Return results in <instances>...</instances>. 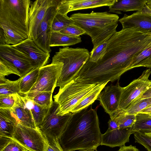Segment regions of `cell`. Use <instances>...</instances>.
<instances>
[{
	"label": "cell",
	"mask_w": 151,
	"mask_h": 151,
	"mask_svg": "<svg viewBox=\"0 0 151 151\" xmlns=\"http://www.w3.org/2000/svg\"><path fill=\"white\" fill-rule=\"evenodd\" d=\"M151 46V32L132 27L117 32L108 40L106 52L97 63L88 60L72 78L99 84L119 80L130 68L137 53Z\"/></svg>",
	"instance_id": "cell-1"
},
{
	"label": "cell",
	"mask_w": 151,
	"mask_h": 151,
	"mask_svg": "<svg viewBox=\"0 0 151 151\" xmlns=\"http://www.w3.org/2000/svg\"><path fill=\"white\" fill-rule=\"evenodd\" d=\"M88 107L72 113L59 141L64 151L96 150L101 145L102 134L97 111Z\"/></svg>",
	"instance_id": "cell-2"
},
{
	"label": "cell",
	"mask_w": 151,
	"mask_h": 151,
	"mask_svg": "<svg viewBox=\"0 0 151 151\" xmlns=\"http://www.w3.org/2000/svg\"><path fill=\"white\" fill-rule=\"evenodd\" d=\"M89 36L95 48L108 40L116 32L119 16L107 12L78 13L70 17Z\"/></svg>",
	"instance_id": "cell-3"
},
{
	"label": "cell",
	"mask_w": 151,
	"mask_h": 151,
	"mask_svg": "<svg viewBox=\"0 0 151 151\" xmlns=\"http://www.w3.org/2000/svg\"><path fill=\"white\" fill-rule=\"evenodd\" d=\"M29 0H0V24L28 38Z\"/></svg>",
	"instance_id": "cell-4"
},
{
	"label": "cell",
	"mask_w": 151,
	"mask_h": 151,
	"mask_svg": "<svg viewBox=\"0 0 151 151\" xmlns=\"http://www.w3.org/2000/svg\"><path fill=\"white\" fill-rule=\"evenodd\" d=\"M90 53L85 48H72L66 46L60 48L52 58V63H63L59 74L56 87L62 89L71 81L75 74L88 60Z\"/></svg>",
	"instance_id": "cell-5"
},
{
	"label": "cell",
	"mask_w": 151,
	"mask_h": 151,
	"mask_svg": "<svg viewBox=\"0 0 151 151\" xmlns=\"http://www.w3.org/2000/svg\"><path fill=\"white\" fill-rule=\"evenodd\" d=\"M102 83L88 84L72 80L53 96L58 105L57 114L63 115L70 113L78 102Z\"/></svg>",
	"instance_id": "cell-6"
},
{
	"label": "cell",
	"mask_w": 151,
	"mask_h": 151,
	"mask_svg": "<svg viewBox=\"0 0 151 151\" xmlns=\"http://www.w3.org/2000/svg\"><path fill=\"white\" fill-rule=\"evenodd\" d=\"M151 73L150 68L146 70L138 78L134 80L127 86L122 87L119 110L126 111L140 99L151 85V80L149 79Z\"/></svg>",
	"instance_id": "cell-7"
},
{
	"label": "cell",
	"mask_w": 151,
	"mask_h": 151,
	"mask_svg": "<svg viewBox=\"0 0 151 151\" xmlns=\"http://www.w3.org/2000/svg\"><path fill=\"white\" fill-rule=\"evenodd\" d=\"M63 65L62 62H56L40 68L38 76L35 85L29 93L21 96L30 99L41 92L53 93Z\"/></svg>",
	"instance_id": "cell-8"
},
{
	"label": "cell",
	"mask_w": 151,
	"mask_h": 151,
	"mask_svg": "<svg viewBox=\"0 0 151 151\" xmlns=\"http://www.w3.org/2000/svg\"><path fill=\"white\" fill-rule=\"evenodd\" d=\"M29 151H46L48 141L39 128L24 126L17 122L12 138Z\"/></svg>",
	"instance_id": "cell-9"
},
{
	"label": "cell",
	"mask_w": 151,
	"mask_h": 151,
	"mask_svg": "<svg viewBox=\"0 0 151 151\" xmlns=\"http://www.w3.org/2000/svg\"><path fill=\"white\" fill-rule=\"evenodd\" d=\"M58 105L53 101L44 120L38 127L47 139H59L70 119L72 113L60 115L57 114Z\"/></svg>",
	"instance_id": "cell-10"
},
{
	"label": "cell",
	"mask_w": 151,
	"mask_h": 151,
	"mask_svg": "<svg viewBox=\"0 0 151 151\" xmlns=\"http://www.w3.org/2000/svg\"><path fill=\"white\" fill-rule=\"evenodd\" d=\"M0 57L17 68L23 77L33 69L32 63L28 56L14 45H0Z\"/></svg>",
	"instance_id": "cell-11"
},
{
	"label": "cell",
	"mask_w": 151,
	"mask_h": 151,
	"mask_svg": "<svg viewBox=\"0 0 151 151\" xmlns=\"http://www.w3.org/2000/svg\"><path fill=\"white\" fill-rule=\"evenodd\" d=\"M58 0H37L31 5L29 12L28 38L35 39L38 28L44 18L47 9L56 6Z\"/></svg>",
	"instance_id": "cell-12"
},
{
	"label": "cell",
	"mask_w": 151,
	"mask_h": 151,
	"mask_svg": "<svg viewBox=\"0 0 151 151\" xmlns=\"http://www.w3.org/2000/svg\"><path fill=\"white\" fill-rule=\"evenodd\" d=\"M119 80L115 85L111 84L105 86L96 99L99 101L100 105L109 115L110 118L119 110L122 87L119 85Z\"/></svg>",
	"instance_id": "cell-13"
},
{
	"label": "cell",
	"mask_w": 151,
	"mask_h": 151,
	"mask_svg": "<svg viewBox=\"0 0 151 151\" xmlns=\"http://www.w3.org/2000/svg\"><path fill=\"white\" fill-rule=\"evenodd\" d=\"M56 12V6H52L47 9L44 18L38 28L36 38L33 40L39 48L49 53L51 51L50 41L52 32V22Z\"/></svg>",
	"instance_id": "cell-14"
},
{
	"label": "cell",
	"mask_w": 151,
	"mask_h": 151,
	"mask_svg": "<svg viewBox=\"0 0 151 151\" xmlns=\"http://www.w3.org/2000/svg\"><path fill=\"white\" fill-rule=\"evenodd\" d=\"M116 0H58L56 6L57 12L67 15L69 12L102 6H110Z\"/></svg>",
	"instance_id": "cell-15"
},
{
	"label": "cell",
	"mask_w": 151,
	"mask_h": 151,
	"mask_svg": "<svg viewBox=\"0 0 151 151\" xmlns=\"http://www.w3.org/2000/svg\"><path fill=\"white\" fill-rule=\"evenodd\" d=\"M14 46L28 56L32 63L33 68H40L48 63L50 53L45 52L39 48L32 39L27 38Z\"/></svg>",
	"instance_id": "cell-16"
},
{
	"label": "cell",
	"mask_w": 151,
	"mask_h": 151,
	"mask_svg": "<svg viewBox=\"0 0 151 151\" xmlns=\"http://www.w3.org/2000/svg\"><path fill=\"white\" fill-rule=\"evenodd\" d=\"M12 111L18 122L27 127L38 128L36 127L32 117L28 98L19 94L17 95L15 103Z\"/></svg>",
	"instance_id": "cell-17"
},
{
	"label": "cell",
	"mask_w": 151,
	"mask_h": 151,
	"mask_svg": "<svg viewBox=\"0 0 151 151\" xmlns=\"http://www.w3.org/2000/svg\"><path fill=\"white\" fill-rule=\"evenodd\" d=\"M134 132L132 128H118L110 130L107 129L101 135V145H104L114 147L125 145L129 141V137Z\"/></svg>",
	"instance_id": "cell-18"
},
{
	"label": "cell",
	"mask_w": 151,
	"mask_h": 151,
	"mask_svg": "<svg viewBox=\"0 0 151 151\" xmlns=\"http://www.w3.org/2000/svg\"><path fill=\"white\" fill-rule=\"evenodd\" d=\"M119 21L123 29L136 27L151 32V15L142 11L137 12L130 15L125 14Z\"/></svg>",
	"instance_id": "cell-19"
},
{
	"label": "cell",
	"mask_w": 151,
	"mask_h": 151,
	"mask_svg": "<svg viewBox=\"0 0 151 151\" xmlns=\"http://www.w3.org/2000/svg\"><path fill=\"white\" fill-rule=\"evenodd\" d=\"M18 121L11 110L0 109V137L12 139Z\"/></svg>",
	"instance_id": "cell-20"
},
{
	"label": "cell",
	"mask_w": 151,
	"mask_h": 151,
	"mask_svg": "<svg viewBox=\"0 0 151 151\" xmlns=\"http://www.w3.org/2000/svg\"><path fill=\"white\" fill-rule=\"evenodd\" d=\"M147 0H116L109 6V12L121 14V12L142 11L146 5Z\"/></svg>",
	"instance_id": "cell-21"
},
{
	"label": "cell",
	"mask_w": 151,
	"mask_h": 151,
	"mask_svg": "<svg viewBox=\"0 0 151 151\" xmlns=\"http://www.w3.org/2000/svg\"><path fill=\"white\" fill-rule=\"evenodd\" d=\"M81 41L80 36H71L63 34L60 32H52L50 46H67L75 45Z\"/></svg>",
	"instance_id": "cell-22"
},
{
	"label": "cell",
	"mask_w": 151,
	"mask_h": 151,
	"mask_svg": "<svg viewBox=\"0 0 151 151\" xmlns=\"http://www.w3.org/2000/svg\"><path fill=\"white\" fill-rule=\"evenodd\" d=\"M39 68L32 69L23 77L20 78V95L27 93L35 83L39 74Z\"/></svg>",
	"instance_id": "cell-23"
},
{
	"label": "cell",
	"mask_w": 151,
	"mask_h": 151,
	"mask_svg": "<svg viewBox=\"0 0 151 151\" xmlns=\"http://www.w3.org/2000/svg\"><path fill=\"white\" fill-rule=\"evenodd\" d=\"M108 82L103 83L94 90L83 99L71 110V112L74 113L88 107L96 100L101 91Z\"/></svg>",
	"instance_id": "cell-24"
},
{
	"label": "cell",
	"mask_w": 151,
	"mask_h": 151,
	"mask_svg": "<svg viewBox=\"0 0 151 151\" xmlns=\"http://www.w3.org/2000/svg\"><path fill=\"white\" fill-rule=\"evenodd\" d=\"M140 67L151 68V46L141 51L134 56L130 69Z\"/></svg>",
	"instance_id": "cell-25"
},
{
	"label": "cell",
	"mask_w": 151,
	"mask_h": 151,
	"mask_svg": "<svg viewBox=\"0 0 151 151\" xmlns=\"http://www.w3.org/2000/svg\"><path fill=\"white\" fill-rule=\"evenodd\" d=\"M21 78L14 81L5 78L0 79V96L11 95H20L19 82Z\"/></svg>",
	"instance_id": "cell-26"
},
{
	"label": "cell",
	"mask_w": 151,
	"mask_h": 151,
	"mask_svg": "<svg viewBox=\"0 0 151 151\" xmlns=\"http://www.w3.org/2000/svg\"><path fill=\"white\" fill-rule=\"evenodd\" d=\"M132 130L134 132L151 131V117L146 113H139L136 114V121L132 127Z\"/></svg>",
	"instance_id": "cell-27"
},
{
	"label": "cell",
	"mask_w": 151,
	"mask_h": 151,
	"mask_svg": "<svg viewBox=\"0 0 151 151\" xmlns=\"http://www.w3.org/2000/svg\"><path fill=\"white\" fill-rule=\"evenodd\" d=\"M118 123L119 128H132L136 121V115L128 114L125 111L119 110L110 118Z\"/></svg>",
	"instance_id": "cell-28"
},
{
	"label": "cell",
	"mask_w": 151,
	"mask_h": 151,
	"mask_svg": "<svg viewBox=\"0 0 151 151\" xmlns=\"http://www.w3.org/2000/svg\"><path fill=\"white\" fill-rule=\"evenodd\" d=\"M0 27L3 30L5 44L16 45L26 39L18 32L4 24H0Z\"/></svg>",
	"instance_id": "cell-29"
},
{
	"label": "cell",
	"mask_w": 151,
	"mask_h": 151,
	"mask_svg": "<svg viewBox=\"0 0 151 151\" xmlns=\"http://www.w3.org/2000/svg\"><path fill=\"white\" fill-rule=\"evenodd\" d=\"M74 23V21L67 15L62 14L57 11L52 22V32H60L69 25Z\"/></svg>",
	"instance_id": "cell-30"
},
{
	"label": "cell",
	"mask_w": 151,
	"mask_h": 151,
	"mask_svg": "<svg viewBox=\"0 0 151 151\" xmlns=\"http://www.w3.org/2000/svg\"><path fill=\"white\" fill-rule=\"evenodd\" d=\"M30 109L36 127H38L42 124L49 109H45L39 106L29 99Z\"/></svg>",
	"instance_id": "cell-31"
},
{
	"label": "cell",
	"mask_w": 151,
	"mask_h": 151,
	"mask_svg": "<svg viewBox=\"0 0 151 151\" xmlns=\"http://www.w3.org/2000/svg\"><path fill=\"white\" fill-rule=\"evenodd\" d=\"M52 93L51 92H41L30 99L42 108L49 109L51 106L53 102L52 99Z\"/></svg>",
	"instance_id": "cell-32"
},
{
	"label": "cell",
	"mask_w": 151,
	"mask_h": 151,
	"mask_svg": "<svg viewBox=\"0 0 151 151\" xmlns=\"http://www.w3.org/2000/svg\"><path fill=\"white\" fill-rule=\"evenodd\" d=\"M0 139L4 142L0 144V151H29L12 139L1 137Z\"/></svg>",
	"instance_id": "cell-33"
},
{
	"label": "cell",
	"mask_w": 151,
	"mask_h": 151,
	"mask_svg": "<svg viewBox=\"0 0 151 151\" xmlns=\"http://www.w3.org/2000/svg\"><path fill=\"white\" fill-rule=\"evenodd\" d=\"M21 75L16 68L10 63L0 57V78H5V76L11 74Z\"/></svg>",
	"instance_id": "cell-34"
},
{
	"label": "cell",
	"mask_w": 151,
	"mask_h": 151,
	"mask_svg": "<svg viewBox=\"0 0 151 151\" xmlns=\"http://www.w3.org/2000/svg\"><path fill=\"white\" fill-rule=\"evenodd\" d=\"M151 105V98L141 99L126 111L127 114L136 115Z\"/></svg>",
	"instance_id": "cell-35"
},
{
	"label": "cell",
	"mask_w": 151,
	"mask_h": 151,
	"mask_svg": "<svg viewBox=\"0 0 151 151\" xmlns=\"http://www.w3.org/2000/svg\"><path fill=\"white\" fill-rule=\"evenodd\" d=\"M108 40L96 47L93 48L90 52V56L89 59V61L96 63L101 59L106 52Z\"/></svg>",
	"instance_id": "cell-36"
},
{
	"label": "cell",
	"mask_w": 151,
	"mask_h": 151,
	"mask_svg": "<svg viewBox=\"0 0 151 151\" xmlns=\"http://www.w3.org/2000/svg\"><path fill=\"white\" fill-rule=\"evenodd\" d=\"M133 134L135 142L143 145L148 151H151V136L142 132H135Z\"/></svg>",
	"instance_id": "cell-37"
},
{
	"label": "cell",
	"mask_w": 151,
	"mask_h": 151,
	"mask_svg": "<svg viewBox=\"0 0 151 151\" xmlns=\"http://www.w3.org/2000/svg\"><path fill=\"white\" fill-rule=\"evenodd\" d=\"M17 95L0 96V109L12 110L15 103Z\"/></svg>",
	"instance_id": "cell-38"
},
{
	"label": "cell",
	"mask_w": 151,
	"mask_h": 151,
	"mask_svg": "<svg viewBox=\"0 0 151 151\" xmlns=\"http://www.w3.org/2000/svg\"><path fill=\"white\" fill-rule=\"evenodd\" d=\"M60 32L65 35L73 36H79L85 34L84 30L75 23L69 25Z\"/></svg>",
	"instance_id": "cell-39"
},
{
	"label": "cell",
	"mask_w": 151,
	"mask_h": 151,
	"mask_svg": "<svg viewBox=\"0 0 151 151\" xmlns=\"http://www.w3.org/2000/svg\"><path fill=\"white\" fill-rule=\"evenodd\" d=\"M48 144L46 151H64L58 139H47Z\"/></svg>",
	"instance_id": "cell-40"
},
{
	"label": "cell",
	"mask_w": 151,
	"mask_h": 151,
	"mask_svg": "<svg viewBox=\"0 0 151 151\" xmlns=\"http://www.w3.org/2000/svg\"><path fill=\"white\" fill-rule=\"evenodd\" d=\"M108 124L109 128L108 129L109 130H112L119 128L118 123L114 119H109Z\"/></svg>",
	"instance_id": "cell-41"
},
{
	"label": "cell",
	"mask_w": 151,
	"mask_h": 151,
	"mask_svg": "<svg viewBox=\"0 0 151 151\" xmlns=\"http://www.w3.org/2000/svg\"><path fill=\"white\" fill-rule=\"evenodd\" d=\"M118 151H139L135 146L130 145L129 146L124 145L120 147Z\"/></svg>",
	"instance_id": "cell-42"
},
{
	"label": "cell",
	"mask_w": 151,
	"mask_h": 151,
	"mask_svg": "<svg viewBox=\"0 0 151 151\" xmlns=\"http://www.w3.org/2000/svg\"><path fill=\"white\" fill-rule=\"evenodd\" d=\"M149 98H151V87H150L149 89L144 93L140 99H142Z\"/></svg>",
	"instance_id": "cell-43"
},
{
	"label": "cell",
	"mask_w": 151,
	"mask_h": 151,
	"mask_svg": "<svg viewBox=\"0 0 151 151\" xmlns=\"http://www.w3.org/2000/svg\"><path fill=\"white\" fill-rule=\"evenodd\" d=\"M5 44L3 30L0 27V45Z\"/></svg>",
	"instance_id": "cell-44"
},
{
	"label": "cell",
	"mask_w": 151,
	"mask_h": 151,
	"mask_svg": "<svg viewBox=\"0 0 151 151\" xmlns=\"http://www.w3.org/2000/svg\"><path fill=\"white\" fill-rule=\"evenodd\" d=\"M140 113L147 114L151 113V105L148 107L143 110Z\"/></svg>",
	"instance_id": "cell-45"
},
{
	"label": "cell",
	"mask_w": 151,
	"mask_h": 151,
	"mask_svg": "<svg viewBox=\"0 0 151 151\" xmlns=\"http://www.w3.org/2000/svg\"><path fill=\"white\" fill-rule=\"evenodd\" d=\"M142 11L148 13L151 15V10L148 7L147 5L145 6Z\"/></svg>",
	"instance_id": "cell-46"
},
{
	"label": "cell",
	"mask_w": 151,
	"mask_h": 151,
	"mask_svg": "<svg viewBox=\"0 0 151 151\" xmlns=\"http://www.w3.org/2000/svg\"><path fill=\"white\" fill-rule=\"evenodd\" d=\"M147 5L151 10V0H147Z\"/></svg>",
	"instance_id": "cell-47"
},
{
	"label": "cell",
	"mask_w": 151,
	"mask_h": 151,
	"mask_svg": "<svg viewBox=\"0 0 151 151\" xmlns=\"http://www.w3.org/2000/svg\"><path fill=\"white\" fill-rule=\"evenodd\" d=\"M145 134L151 137V131L144 132Z\"/></svg>",
	"instance_id": "cell-48"
},
{
	"label": "cell",
	"mask_w": 151,
	"mask_h": 151,
	"mask_svg": "<svg viewBox=\"0 0 151 151\" xmlns=\"http://www.w3.org/2000/svg\"><path fill=\"white\" fill-rule=\"evenodd\" d=\"M77 151H97L96 150H78Z\"/></svg>",
	"instance_id": "cell-49"
},
{
	"label": "cell",
	"mask_w": 151,
	"mask_h": 151,
	"mask_svg": "<svg viewBox=\"0 0 151 151\" xmlns=\"http://www.w3.org/2000/svg\"><path fill=\"white\" fill-rule=\"evenodd\" d=\"M148 114L151 117V113H149V114Z\"/></svg>",
	"instance_id": "cell-50"
},
{
	"label": "cell",
	"mask_w": 151,
	"mask_h": 151,
	"mask_svg": "<svg viewBox=\"0 0 151 151\" xmlns=\"http://www.w3.org/2000/svg\"><path fill=\"white\" fill-rule=\"evenodd\" d=\"M150 87H151V85Z\"/></svg>",
	"instance_id": "cell-51"
}]
</instances>
